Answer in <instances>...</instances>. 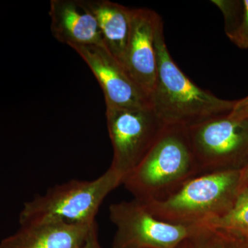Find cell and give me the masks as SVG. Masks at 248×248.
I'll list each match as a JSON object with an SVG mask.
<instances>
[{
    "label": "cell",
    "instance_id": "obj_14",
    "mask_svg": "<svg viewBox=\"0 0 248 248\" xmlns=\"http://www.w3.org/2000/svg\"><path fill=\"white\" fill-rule=\"evenodd\" d=\"M204 226L248 239V188L241 189L232 206L224 215Z\"/></svg>",
    "mask_w": 248,
    "mask_h": 248
},
{
    "label": "cell",
    "instance_id": "obj_7",
    "mask_svg": "<svg viewBox=\"0 0 248 248\" xmlns=\"http://www.w3.org/2000/svg\"><path fill=\"white\" fill-rule=\"evenodd\" d=\"M109 218L117 229L112 248H178L197 227L160 220L135 199L110 205Z\"/></svg>",
    "mask_w": 248,
    "mask_h": 248
},
{
    "label": "cell",
    "instance_id": "obj_5",
    "mask_svg": "<svg viewBox=\"0 0 248 248\" xmlns=\"http://www.w3.org/2000/svg\"><path fill=\"white\" fill-rule=\"evenodd\" d=\"M200 174L235 170L248 161V119L218 116L187 128Z\"/></svg>",
    "mask_w": 248,
    "mask_h": 248
},
{
    "label": "cell",
    "instance_id": "obj_6",
    "mask_svg": "<svg viewBox=\"0 0 248 248\" xmlns=\"http://www.w3.org/2000/svg\"><path fill=\"white\" fill-rule=\"evenodd\" d=\"M106 116L113 149L110 168L118 172L124 181L148 154L166 124L152 107L107 108Z\"/></svg>",
    "mask_w": 248,
    "mask_h": 248
},
{
    "label": "cell",
    "instance_id": "obj_15",
    "mask_svg": "<svg viewBox=\"0 0 248 248\" xmlns=\"http://www.w3.org/2000/svg\"><path fill=\"white\" fill-rule=\"evenodd\" d=\"M178 248H248V239L200 226Z\"/></svg>",
    "mask_w": 248,
    "mask_h": 248
},
{
    "label": "cell",
    "instance_id": "obj_3",
    "mask_svg": "<svg viewBox=\"0 0 248 248\" xmlns=\"http://www.w3.org/2000/svg\"><path fill=\"white\" fill-rule=\"evenodd\" d=\"M241 188V170L207 173L192 178L164 200L143 203L162 221L204 226L224 215Z\"/></svg>",
    "mask_w": 248,
    "mask_h": 248
},
{
    "label": "cell",
    "instance_id": "obj_11",
    "mask_svg": "<svg viewBox=\"0 0 248 248\" xmlns=\"http://www.w3.org/2000/svg\"><path fill=\"white\" fill-rule=\"evenodd\" d=\"M66 222H45L21 226L15 234L5 238L0 248H79L94 226Z\"/></svg>",
    "mask_w": 248,
    "mask_h": 248
},
{
    "label": "cell",
    "instance_id": "obj_1",
    "mask_svg": "<svg viewBox=\"0 0 248 248\" xmlns=\"http://www.w3.org/2000/svg\"><path fill=\"white\" fill-rule=\"evenodd\" d=\"M155 45L157 72L150 99L153 110L166 125L188 128L231 112L236 101L221 99L202 89L178 66L166 45L160 15L155 26Z\"/></svg>",
    "mask_w": 248,
    "mask_h": 248
},
{
    "label": "cell",
    "instance_id": "obj_9",
    "mask_svg": "<svg viewBox=\"0 0 248 248\" xmlns=\"http://www.w3.org/2000/svg\"><path fill=\"white\" fill-rule=\"evenodd\" d=\"M159 15L149 9H131V29L122 64L149 98L157 72L155 33Z\"/></svg>",
    "mask_w": 248,
    "mask_h": 248
},
{
    "label": "cell",
    "instance_id": "obj_12",
    "mask_svg": "<svg viewBox=\"0 0 248 248\" xmlns=\"http://www.w3.org/2000/svg\"><path fill=\"white\" fill-rule=\"evenodd\" d=\"M84 2L97 19L104 46L123 64L131 29V9L108 0Z\"/></svg>",
    "mask_w": 248,
    "mask_h": 248
},
{
    "label": "cell",
    "instance_id": "obj_10",
    "mask_svg": "<svg viewBox=\"0 0 248 248\" xmlns=\"http://www.w3.org/2000/svg\"><path fill=\"white\" fill-rule=\"evenodd\" d=\"M49 16L53 37L71 46H104L97 19L84 0H51Z\"/></svg>",
    "mask_w": 248,
    "mask_h": 248
},
{
    "label": "cell",
    "instance_id": "obj_8",
    "mask_svg": "<svg viewBox=\"0 0 248 248\" xmlns=\"http://www.w3.org/2000/svg\"><path fill=\"white\" fill-rule=\"evenodd\" d=\"M86 62L102 88L107 108L151 107V100L104 46H71Z\"/></svg>",
    "mask_w": 248,
    "mask_h": 248
},
{
    "label": "cell",
    "instance_id": "obj_16",
    "mask_svg": "<svg viewBox=\"0 0 248 248\" xmlns=\"http://www.w3.org/2000/svg\"><path fill=\"white\" fill-rule=\"evenodd\" d=\"M229 115L233 118L248 119V96L236 101Z\"/></svg>",
    "mask_w": 248,
    "mask_h": 248
},
{
    "label": "cell",
    "instance_id": "obj_4",
    "mask_svg": "<svg viewBox=\"0 0 248 248\" xmlns=\"http://www.w3.org/2000/svg\"><path fill=\"white\" fill-rule=\"evenodd\" d=\"M123 184V177L109 168L104 174L91 181L72 179L49 188L44 195L24 203L19 214L21 226L66 222L92 224L103 202Z\"/></svg>",
    "mask_w": 248,
    "mask_h": 248
},
{
    "label": "cell",
    "instance_id": "obj_13",
    "mask_svg": "<svg viewBox=\"0 0 248 248\" xmlns=\"http://www.w3.org/2000/svg\"><path fill=\"white\" fill-rule=\"evenodd\" d=\"M225 19V30L228 38L241 48H248V0H213Z\"/></svg>",
    "mask_w": 248,
    "mask_h": 248
},
{
    "label": "cell",
    "instance_id": "obj_2",
    "mask_svg": "<svg viewBox=\"0 0 248 248\" xmlns=\"http://www.w3.org/2000/svg\"><path fill=\"white\" fill-rule=\"evenodd\" d=\"M200 175L187 128L167 125L140 164L124 179L127 190L142 203L164 200Z\"/></svg>",
    "mask_w": 248,
    "mask_h": 248
},
{
    "label": "cell",
    "instance_id": "obj_18",
    "mask_svg": "<svg viewBox=\"0 0 248 248\" xmlns=\"http://www.w3.org/2000/svg\"><path fill=\"white\" fill-rule=\"evenodd\" d=\"M244 169L241 170V187L248 188V163Z\"/></svg>",
    "mask_w": 248,
    "mask_h": 248
},
{
    "label": "cell",
    "instance_id": "obj_17",
    "mask_svg": "<svg viewBox=\"0 0 248 248\" xmlns=\"http://www.w3.org/2000/svg\"><path fill=\"white\" fill-rule=\"evenodd\" d=\"M79 248H102L99 242L97 224L94 226L89 237Z\"/></svg>",
    "mask_w": 248,
    "mask_h": 248
}]
</instances>
